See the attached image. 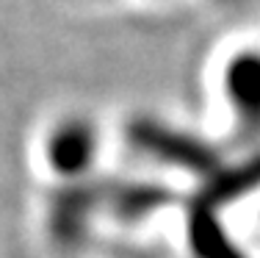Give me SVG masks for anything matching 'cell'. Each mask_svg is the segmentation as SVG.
Returning a JSON list of instances; mask_svg holds the SVG:
<instances>
[{"mask_svg": "<svg viewBox=\"0 0 260 258\" xmlns=\"http://www.w3.org/2000/svg\"><path fill=\"white\" fill-rule=\"evenodd\" d=\"M105 125L89 108H55L36 125L30 139V164L42 178V186L89 183L103 175Z\"/></svg>", "mask_w": 260, "mask_h": 258, "instance_id": "6da1fadb", "label": "cell"}, {"mask_svg": "<svg viewBox=\"0 0 260 258\" xmlns=\"http://www.w3.org/2000/svg\"><path fill=\"white\" fill-rule=\"evenodd\" d=\"M39 239L53 258H80L89 253L103 219V175L89 183L45 186L36 211Z\"/></svg>", "mask_w": 260, "mask_h": 258, "instance_id": "7a4b0ae2", "label": "cell"}]
</instances>
